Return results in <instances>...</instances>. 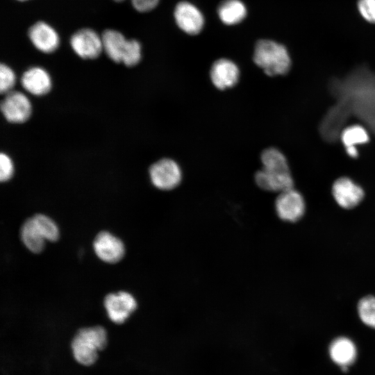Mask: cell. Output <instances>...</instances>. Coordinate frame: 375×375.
<instances>
[{
	"label": "cell",
	"instance_id": "cell-28",
	"mask_svg": "<svg viewBox=\"0 0 375 375\" xmlns=\"http://www.w3.org/2000/svg\"><path fill=\"white\" fill-rule=\"evenodd\" d=\"M115 1H122L124 0H115Z\"/></svg>",
	"mask_w": 375,
	"mask_h": 375
},
{
	"label": "cell",
	"instance_id": "cell-8",
	"mask_svg": "<svg viewBox=\"0 0 375 375\" xmlns=\"http://www.w3.org/2000/svg\"><path fill=\"white\" fill-rule=\"evenodd\" d=\"M74 51L83 59H94L103 50L101 37L91 28H82L74 33L70 39Z\"/></svg>",
	"mask_w": 375,
	"mask_h": 375
},
{
	"label": "cell",
	"instance_id": "cell-9",
	"mask_svg": "<svg viewBox=\"0 0 375 375\" xmlns=\"http://www.w3.org/2000/svg\"><path fill=\"white\" fill-rule=\"evenodd\" d=\"M93 246L97 256L106 262H117L124 255L125 249L123 242L107 231L98 233Z\"/></svg>",
	"mask_w": 375,
	"mask_h": 375
},
{
	"label": "cell",
	"instance_id": "cell-10",
	"mask_svg": "<svg viewBox=\"0 0 375 375\" xmlns=\"http://www.w3.org/2000/svg\"><path fill=\"white\" fill-rule=\"evenodd\" d=\"M332 192L338 204L345 209L356 207L365 195L363 190L347 177L340 178L334 182Z\"/></svg>",
	"mask_w": 375,
	"mask_h": 375
},
{
	"label": "cell",
	"instance_id": "cell-27",
	"mask_svg": "<svg viewBox=\"0 0 375 375\" xmlns=\"http://www.w3.org/2000/svg\"><path fill=\"white\" fill-rule=\"evenodd\" d=\"M346 151L349 156L353 158H356L358 155L357 149L355 146L347 147Z\"/></svg>",
	"mask_w": 375,
	"mask_h": 375
},
{
	"label": "cell",
	"instance_id": "cell-24",
	"mask_svg": "<svg viewBox=\"0 0 375 375\" xmlns=\"http://www.w3.org/2000/svg\"><path fill=\"white\" fill-rule=\"evenodd\" d=\"M358 8L366 21L375 24V0H358Z\"/></svg>",
	"mask_w": 375,
	"mask_h": 375
},
{
	"label": "cell",
	"instance_id": "cell-29",
	"mask_svg": "<svg viewBox=\"0 0 375 375\" xmlns=\"http://www.w3.org/2000/svg\"><path fill=\"white\" fill-rule=\"evenodd\" d=\"M18 1H26V0H18Z\"/></svg>",
	"mask_w": 375,
	"mask_h": 375
},
{
	"label": "cell",
	"instance_id": "cell-18",
	"mask_svg": "<svg viewBox=\"0 0 375 375\" xmlns=\"http://www.w3.org/2000/svg\"><path fill=\"white\" fill-rule=\"evenodd\" d=\"M247 10L240 0H225L218 8V15L222 22L233 25L240 22L245 17Z\"/></svg>",
	"mask_w": 375,
	"mask_h": 375
},
{
	"label": "cell",
	"instance_id": "cell-20",
	"mask_svg": "<svg viewBox=\"0 0 375 375\" xmlns=\"http://www.w3.org/2000/svg\"><path fill=\"white\" fill-rule=\"evenodd\" d=\"M358 313L365 325L375 328V297L368 295L362 298L358 303Z\"/></svg>",
	"mask_w": 375,
	"mask_h": 375
},
{
	"label": "cell",
	"instance_id": "cell-23",
	"mask_svg": "<svg viewBox=\"0 0 375 375\" xmlns=\"http://www.w3.org/2000/svg\"><path fill=\"white\" fill-rule=\"evenodd\" d=\"M16 76L13 70L8 65L0 66V91L1 94H7L12 91L15 85Z\"/></svg>",
	"mask_w": 375,
	"mask_h": 375
},
{
	"label": "cell",
	"instance_id": "cell-19",
	"mask_svg": "<svg viewBox=\"0 0 375 375\" xmlns=\"http://www.w3.org/2000/svg\"><path fill=\"white\" fill-rule=\"evenodd\" d=\"M341 140L345 146H355L364 144L369 141V135L362 126L353 125L346 128L341 135Z\"/></svg>",
	"mask_w": 375,
	"mask_h": 375
},
{
	"label": "cell",
	"instance_id": "cell-5",
	"mask_svg": "<svg viewBox=\"0 0 375 375\" xmlns=\"http://www.w3.org/2000/svg\"><path fill=\"white\" fill-rule=\"evenodd\" d=\"M1 110L5 119L11 123H24L32 112V105L24 93L11 91L6 94L1 103Z\"/></svg>",
	"mask_w": 375,
	"mask_h": 375
},
{
	"label": "cell",
	"instance_id": "cell-25",
	"mask_svg": "<svg viewBox=\"0 0 375 375\" xmlns=\"http://www.w3.org/2000/svg\"><path fill=\"white\" fill-rule=\"evenodd\" d=\"M14 173V165L11 158L6 153L0 155V180L2 182L10 179Z\"/></svg>",
	"mask_w": 375,
	"mask_h": 375
},
{
	"label": "cell",
	"instance_id": "cell-15",
	"mask_svg": "<svg viewBox=\"0 0 375 375\" xmlns=\"http://www.w3.org/2000/svg\"><path fill=\"white\" fill-rule=\"evenodd\" d=\"M328 353L331 360L345 372L357 357V349L354 342L346 337L335 338L331 343Z\"/></svg>",
	"mask_w": 375,
	"mask_h": 375
},
{
	"label": "cell",
	"instance_id": "cell-14",
	"mask_svg": "<svg viewBox=\"0 0 375 375\" xmlns=\"http://www.w3.org/2000/svg\"><path fill=\"white\" fill-rule=\"evenodd\" d=\"M21 84L27 92L35 96H42L51 90L52 81L50 75L44 68L32 67L22 76Z\"/></svg>",
	"mask_w": 375,
	"mask_h": 375
},
{
	"label": "cell",
	"instance_id": "cell-2",
	"mask_svg": "<svg viewBox=\"0 0 375 375\" xmlns=\"http://www.w3.org/2000/svg\"><path fill=\"white\" fill-rule=\"evenodd\" d=\"M253 61L268 76L284 75L291 66V60L287 49L281 44L269 40L257 42Z\"/></svg>",
	"mask_w": 375,
	"mask_h": 375
},
{
	"label": "cell",
	"instance_id": "cell-26",
	"mask_svg": "<svg viewBox=\"0 0 375 375\" xmlns=\"http://www.w3.org/2000/svg\"><path fill=\"white\" fill-rule=\"evenodd\" d=\"M159 0H131L133 6L139 12H147L153 9Z\"/></svg>",
	"mask_w": 375,
	"mask_h": 375
},
{
	"label": "cell",
	"instance_id": "cell-1",
	"mask_svg": "<svg viewBox=\"0 0 375 375\" xmlns=\"http://www.w3.org/2000/svg\"><path fill=\"white\" fill-rule=\"evenodd\" d=\"M262 168L255 174L257 185L265 190L281 192L293 188L294 181L288 160L278 149H265L260 156Z\"/></svg>",
	"mask_w": 375,
	"mask_h": 375
},
{
	"label": "cell",
	"instance_id": "cell-22",
	"mask_svg": "<svg viewBox=\"0 0 375 375\" xmlns=\"http://www.w3.org/2000/svg\"><path fill=\"white\" fill-rule=\"evenodd\" d=\"M141 52V45L138 41L135 40H127L122 62L128 67L137 65L140 61Z\"/></svg>",
	"mask_w": 375,
	"mask_h": 375
},
{
	"label": "cell",
	"instance_id": "cell-4",
	"mask_svg": "<svg viewBox=\"0 0 375 375\" xmlns=\"http://www.w3.org/2000/svg\"><path fill=\"white\" fill-rule=\"evenodd\" d=\"M152 184L158 189L170 190L176 188L182 179V171L178 163L170 158H162L149 168Z\"/></svg>",
	"mask_w": 375,
	"mask_h": 375
},
{
	"label": "cell",
	"instance_id": "cell-7",
	"mask_svg": "<svg viewBox=\"0 0 375 375\" xmlns=\"http://www.w3.org/2000/svg\"><path fill=\"white\" fill-rule=\"evenodd\" d=\"M104 306L110 319L116 324L124 323L136 309L137 302L128 292L121 291L108 294Z\"/></svg>",
	"mask_w": 375,
	"mask_h": 375
},
{
	"label": "cell",
	"instance_id": "cell-11",
	"mask_svg": "<svg viewBox=\"0 0 375 375\" xmlns=\"http://www.w3.org/2000/svg\"><path fill=\"white\" fill-rule=\"evenodd\" d=\"M210 79L214 86L220 90L235 86L240 78V70L237 65L231 60L221 58L212 65Z\"/></svg>",
	"mask_w": 375,
	"mask_h": 375
},
{
	"label": "cell",
	"instance_id": "cell-16",
	"mask_svg": "<svg viewBox=\"0 0 375 375\" xmlns=\"http://www.w3.org/2000/svg\"><path fill=\"white\" fill-rule=\"evenodd\" d=\"M103 50L115 62H122L127 40L122 33L113 30H106L102 35Z\"/></svg>",
	"mask_w": 375,
	"mask_h": 375
},
{
	"label": "cell",
	"instance_id": "cell-3",
	"mask_svg": "<svg viewBox=\"0 0 375 375\" xmlns=\"http://www.w3.org/2000/svg\"><path fill=\"white\" fill-rule=\"evenodd\" d=\"M107 343L106 330L100 326L80 329L74 336L72 348L76 360L83 365H91L98 358V351Z\"/></svg>",
	"mask_w": 375,
	"mask_h": 375
},
{
	"label": "cell",
	"instance_id": "cell-21",
	"mask_svg": "<svg viewBox=\"0 0 375 375\" xmlns=\"http://www.w3.org/2000/svg\"><path fill=\"white\" fill-rule=\"evenodd\" d=\"M32 218L46 240L55 242L58 239V228L50 217L42 214H37Z\"/></svg>",
	"mask_w": 375,
	"mask_h": 375
},
{
	"label": "cell",
	"instance_id": "cell-12",
	"mask_svg": "<svg viewBox=\"0 0 375 375\" xmlns=\"http://www.w3.org/2000/svg\"><path fill=\"white\" fill-rule=\"evenodd\" d=\"M174 18L178 26L188 34L199 33L204 24L201 11L193 4L183 1L174 10Z\"/></svg>",
	"mask_w": 375,
	"mask_h": 375
},
{
	"label": "cell",
	"instance_id": "cell-6",
	"mask_svg": "<svg viewBox=\"0 0 375 375\" xmlns=\"http://www.w3.org/2000/svg\"><path fill=\"white\" fill-rule=\"evenodd\" d=\"M275 208L281 219L294 222L303 217L306 204L302 195L292 188L279 193L275 201Z\"/></svg>",
	"mask_w": 375,
	"mask_h": 375
},
{
	"label": "cell",
	"instance_id": "cell-17",
	"mask_svg": "<svg viewBox=\"0 0 375 375\" xmlns=\"http://www.w3.org/2000/svg\"><path fill=\"white\" fill-rule=\"evenodd\" d=\"M20 235L22 241L28 250L35 253L43 250L46 240L32 217L23 224Z\"/></svg>",
	"mask_w": 375,
	"mask_h": 375
},
{
	"label": "cell",
	"instance_id": "cell-13",
	"mask_svg": "<svg viewBox=\"0 0 375 375\" xmlns=\"http://www.w3.org/2000/svg\"><path fill=\"white\" fill-rule=\"evenodd\" d=\"M28 35L34 47L43 53H51L59 46L60 39L57 32L44 22H38L32 25Z\"/></svg>",
	"mask_w": 375,
	"mask_h": 375
}]
</instances>
